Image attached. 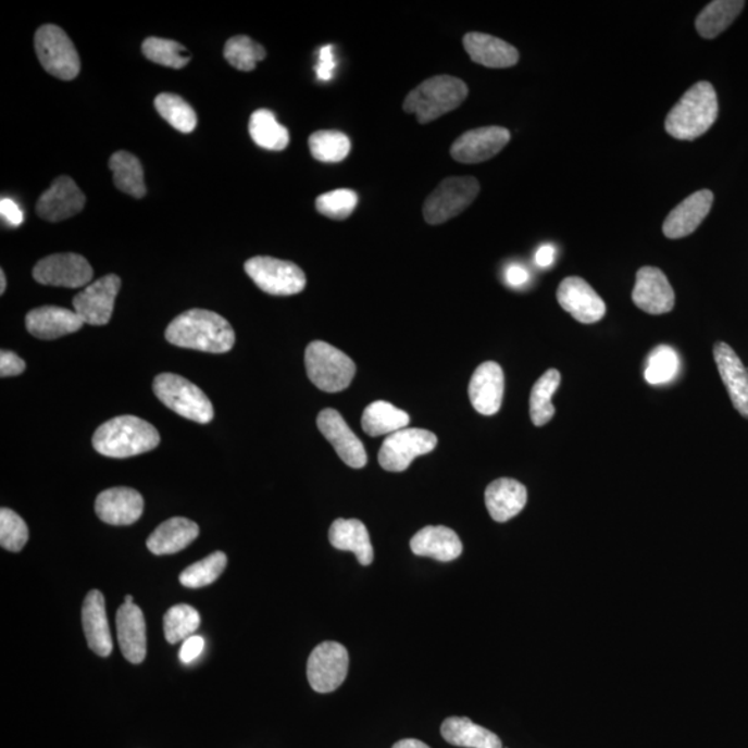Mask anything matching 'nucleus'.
I'll use <instances>...</instances> for the list:
<instances>
[{"label":"nucleus","instance_id":"f257e3e1","mask_svg":"<svg viewBox=\"0 0 748 748\" xmlns=\"http://www.w3.org/2000/svg\"><path fill=\"white\" fill-rule=\"evenodd\" d=\"M165 338L172 346L210 353L229 352L236 340L230 323L207 310L180 313L166 327Z\"/></svg>","mask_w":748,"mask_h":748},{"label":"nucleus","instance_id":"f03ea898","mask_svg":"<svg viewBox=\"0 0 748 748\" xmlns=\"http://www.w3.org/2000/svg\"><path fill=\"white\" fill-rule=\"evenodd\" d=\"M92 444L103 457L124 459L153 451L159 447L160 434L144 419L125 414L96 429Z\"/></svg>","mask_w":748,"mask_h":748},{"label":"nucleus","instance_id":"7ed1b4c3","mask_svg":"<svg viewBox=\"0 0 748 748\" xmlns=\"http://www.w3.org/2000/svg\"><path fill=\"white\" fill-rule=\"evenodd\" d=\"M718 99L714 86L697 83L682 96L666 115L665 129L672 138L695 140L705 135L718 119Z\"/></svg>","mask_w":748,"mask_h":748},{"label":"nucleus","instance_id":"20e7f679","mask_svg":"<svg viewBox=\"0 0 748 748\" xmlns=\"http://www.w3.org/2000/svg\"><path fill=\"white\" fill-rule=\"evenodd\" d=\"M467 95V85L462 79L437 75L424 80L407 96L403 110L416 115L419 123L428 124L457 110Z\"/></svg>","mask_w":748,"mask_h":748},{"label":"nucleus","instance_id":"39448f33","mask_svg":"<svg viewBox=\"0 0 748 748\" xmlns=\"http://www.w3.org/2000/svg\"><path fill=\"white\" fill-rule=\"evenodd\" d=\"M306 367L310 381L325 392L346 390L357 373L352 359L325 341H313L307 347Z\"/></svg>","mask_w":748,"mask_h":748},{"label":"nucleus","instance_id":"423d86ee","mask_svg":"<svg viewBox=\"0 0 748 748\" xmlns=\"http://www.w3.org/2000/svg\"><path fill=\"white\" fill-rule=\"evenodd\" d=\"M153 391L166 408L182 417L200 424L210 423L214 417L209 397L196 384L178 374H159L154 378Z\"/></svg>","mask_w":748,"mask_h":748},{"label":"nucleus","instance_id":"0eeeda50","mask_svg":"<svg viewBox=\"0 0 748 748\" xmlns=\"http://www.w3.org/2000/svg\"><path fill=\"white\" fill-rule=\"evenodd\" d=\"M478 194L479 184L473 176L444 179L424 201V221L429 225L445 224L469 209Z\"/></svg>","mask_w":748,"mask_h":748},{"label":"nucleus","instance_id":"6e6552de","mask_svg":"<svg viewBox=\"0 0 748 748\" xmlns=\"http://www.w3.org/2000/svg\"><path fill=\"white\" fill-rule=\"evenodd\" d=\"M35 52L42 67L53 77L73 80L78 77L80 59L73 40L58 25L47 24L35 34Z\"/></svg>","mask_w":748,"mask_h":748},{"label":"nucleus","instance_id":"1a4fd4ad","mask_svg":"<svg viewBox=\"0 0 748 748\" xmlns=\"http://www.w3.org/2000/svg\"><path fill=\"white\" fill-rule=\"evenodd\" d=\"M247 275L271 296H295L306 289L304 271L295 262L272 257H254L245 264Z\"/></svg>","mask_w":748,"mask_h":748},{"label":"nucleus","instance_id":"9d476101","mask_svg":"<svg viewBox=\"0 0 748 748\" xmlns=\"http://www.w3.org/2000/svg\"><path fill=\"white\" fill-rule=\"evenodd\" d=\"M437 444L436 434L428 429L402 428L384 439L378 463L387 472H406L414 459L433 452Z\"/></svg>","mask_w":748,"mask_h":748},{"label":"nucleus","instance_id":"9b49d317","mask_svg":"<svg viewBox=\"0 0 748 748\" xmlns=\"http://www.w3.org/2000/svg\"><path fill=\"white\" fill-rule=\"evenodd\" d=\"M350 666L346 647L337 641H323L312 650L308 659L307 675L317 694H331L342 685Z\"/></svg>","mask_w":748,"mask_h":748},{"label":"nucleus","instance_id":"f8f14e48","mask_svg":"<svg viewBox=\"0 0 748 748\" xmlns=\"http://www.w3.org/2000/svg\"><path fill=\"white\" fill-rule=\"evenodd\" d=\"M33 275L40 285L77 289L94 279V270L83 255L65 252L40 260Z\"/></svg>","mask_w":748,"mask_h":748},{"label":"nucleus","instance_id":"ddd939ff","mask_svg":"<svg viewBox=\"0 0 748 748\" xmlns=\"http://www.w3.org/2000/svg\"><path fill=\"white\" fill-rule=\"evenodd\" d=\"M120 289L121 279L114 273L100 277L74 297V311L88 325H108L113 315L114 302Z\"/></svg>","mask_w":748,"mask_h":748},{"label":"nucleus","instance_id":"4468645a","mask_svg":"<svg viewBox=\"0 0 748 748\" xmlns=\"http://www.w3.org/2000/svg\"><path fill=\"white\" fill-rule=\"evenodd\" d=\"M510 141V133L503 126H483L467 130L453 141L451 155L458 163L478 164L491 160Z\"/></svg>","mask_w":748,"mask_h":748},{"label":"nucleus","instance_id":"2eb2a0df","mask_svg":"<svg viewBox=\"0 0 748 748\" xmlns=\"http://www.w3.org/2000/svg\"><path fill=\"white\" fill-rule=\"evenodd\" d=\"M317 428L347 466L362 469L366 466L367 453L361 439L353 434L347 422L335 409H323L317 416Z\"/></svg>","mask_w":748,"mask_h":748},{"label":"nucleus","instance_id":"dca6fc26","mask_svg":"<svg viewBox=\"0 0 748 748\" xmlns=\"http://www.w3.org/2000/svg\"><path fill=\"white\" fill-rule=\"evenodd\" d=\"M558 301L575 321L593 325L603 320L606 304L588 282L577 276L565 277L558 289Z\"/></svg>","mask_w":748,"mask_h":748},{"label":"nucleus","instance_id":"f3484780","mask_svg":"<svg viewBox=\"0 0 748 748\" xmlns=\"http://www.w3.org/2000/svg\"><path fill=\"white\" fill-rule=\"evenodd\" d=\"M632 300L639 310L650 315H663L675 307V292L659 267L644 266L636 273Z\"/></svg>","mask_w":748,"mask_h":748},{"label":"nucleus","instance_id":"a211bd4d","mask_svg":"<svg viewBox=\"0 0 748 748\" xmlns=\"http://www.w3.org/2000/svg\"><path fill=\"white\" fill-rule=\"evenodd\" d=\"M85 195L68 176H59L39 197L37 212L40 219L60 222L79 214L85 207Z\"/></svg>","mask_w":748,"mask_h":748},{"label":"nucleus","instance_id":"6ab92c4d","mask_svg":"<svg viewBox=\"0 0 748 748\" xmlns=\"http://www.w3.org/2000/svg\"><path fill=\"white\" fill-rule=\"evenodd\" d=\"M504 374L497 362H484L469 384L470 402L478 413L493 416L502 407Z\"/></svg>","mask_w":748,"mask_h":748},{"label":"nucleus","instance_id":"aec40b11","mask_svg":"<svg viewBox=\"0 0 748 748\" xmlns=\"http://www.w3.org/2000/svg\"><path fill=\"white\" fill-rule=\"evenodd\" d=\"M144 498L133 488L117 487L105 489L96 499V514L110 525H130L144 513Z\"/></svg>","mask_w":748,"mask_h":748},{"label":"nucleus","instance_id":"412c9836","mask_svg":"<svg viewBox=\"0 0 748 748\" xmlns=\"http://www.w3.org/2000/svg\"><path fill=\"white\" fill-rule=\"evenodd\" d=\"M714 359L736 411L748 419V369L726 342H716Z\"/></svg>","mask_w":748,"mask_h":748},{"label":"nucleus","instance_id":"4be33fe9","mask_svg":"<svg viewBox=\"0 0 748 748\" xmlns=\"http://www.w3.org/2000/svg\"><path fill=\"white\" fill-rule=\"evenodd\" d=\"M712 203H714V195L710 190H700L690 195L666 216L663 234L674 240L694 234L710 214Z\"/></svg>","mask_w":748,"mask_h":748},{"label":"nucleus","instance_id":"5701e85b","mask_svg":"<svg viewBox=\"0 0 748 748\" xmlns=\"http://www.w3.org/2000/svg\"><path fill=\"white\" fill-rule=\"evenodd\" d=\"M25 326L34 337L40 340H55V338L71 335L84 326V321L74 310L62 307L47 306L35 308L25 317Z\"/></svg>","mask_w":748,"mask_h":748},{"label":"nucleus","instance_id":"b1692460","mask_svg":"<svg viewBox=\"0 0 748 748\" xmlns=\"http://www.w3.org/2000/svg\"><path fill=\"white\" fill-rule=\"evenodd\" d=\"M117 635L121 651L133 664L144 663L148 653L146 621L139 606L124 603L117 611Z\"/></svg>","mask_w":748,"mask_h":748},{"label":"nucleus","instance_id":"393cba45","mask_svg":"<svg viewBox=\"0 0 748 748\" xmlns=\"http://www.w3.org/2000/svg\"><path fill=\"white\" fill-rule=\"evenodd\" d=\"M464 49L474 63L488 68H509L519 63V50L493 35L469 33L463 38Z\"/></svg>","mask_w":748,"mask_h":748},{"label":"nucleus","instance_id":"a878e982","mask_svg":"<svg viewBox=\"0 0 748 748\" xmlns=\"http://www.w3.org/2000/svg\"><path fill=\"white\" fill-rule=\"evenodd\" d=\"M527 488L513 478L495 479L485 489V504L489 515L498 523H507L527 504Z\"/></svg>","mask_w":748,"mask_h":748},{"label":"nucleus","instance_id":"bb28decb","mask_svg":"<svg viewBox=\"0 0 748 748\" xmlns=\"http://www.w3.org/2000/svg\"><path fill=\"white\" fill-rule=\"evenodd\" d=\"M83 626L90 650L100 657L113 651V636L109 628L104 596L100 590H90L83 606Z\"/></svg>","mask_w":748,"mask_h":748},{"label":"nucleus","instance_id":"cd10ccee","mask_svg":"<svg viewBox=\"0 0 748 748\" xmlns=\"http://www.w3.org/2000/svg\"><path fill=\"white\" fill-rule=\"evenodd\" d=\"M411 549L416 556L448 563L462 554L463 544L453 529L444 525H428L413 535Z\"/></svg>","mask_w":748,"mask_h":748},{"label":"nucleus","instance_id":"c85d7f7f","mask_svg":"<svg viewBox=\"0 0 748 748\" xmlns=\"http://www.w3.org/2000/svg\"><path fill=\"white\" fill-rule=\"evenodd\" d=\"M328 540L333 548L356 554L359 564L373 563L374 550L371 537H369L366 525L359 520L337 519L328 529Z\"/></svg>","mask_w":748,"mask_h":748},{"label":"nucleus","instance_id":"c756f323","mask_svg":"<svg viewBox=\"0 0 748 748\" xmlns=\"http://www.w3.org/2000/svg\"><path fill=\"white\" fill-rule=\"evenodd\" d=\"M199 534V525L191 520L185 518L170 519L159 525L150 535L148 548L151 553L157 556L178 553L195 543Z\"/></svg>","mask_w":748,"mask_h":748},{"label":"nucleus","instance_id":"7c9ffc66","mask_svg":"<svg viewBox=\"0 0 748 748\" xmlns=\"http://www.w3.org/2000/svg\"><path fill=\"white\" fill-rule=\"evenodd\" d=\"M441 735L449 745L466 748H502V741L494 732L474 724L464 716H451L444 721Z\"/></svg>","mask_w":748,"mask_h":748},{"label":"nucleus","instance_id":"2f4dec72","mask_svg":"<svg viewBox=\"0 0 748 748\" xmlns=\"http://www.w3.org/2000/svg\"><path fill=\"white\" fill-rule=\"evenodd\" d=\"M409 422L411 417L407 412L386 401H376L366 407L361 421L363 432L371 437L391 436L406 428Z\"/></svg>","mask_w":748,"mask_h":748},{"label":"nucleus","instance_id":"473e14b6","mask_svg":"<svg viewBox=\"0 0 748 748\" xmlns=\"http://www.w3.org/2000/svg\"><path fill=\"white\" fill-rule=\"evenodd\" d=\"M743 0H715L707 4L696 18L697 33L706 39H714L725 32L745 9Z\"/></svg>","mask_w":748,"mask_h":748},{"label":"nucleus","instance_id":"72a5a7b5","mask_svg":"<svg viewBox=\"0 0 748 748\" xmlns=\"http://www.w3.org/2000/svg\"><path fill=\"white\" fill-rule=\"evenodd\" d=\"M113 172L114 185L124 194L141 199L146 196L144 166L134 154L128 151H117L109 161Z\"/></svg>","mask_w":748,"mask_h":748},{"label":"nucleus","instance_id":"f704fd0d","mask_svg":"<svg viewBox=\"0 0 748 748\" xmlns=\"http://www.w3.org/2000/svg\"><path fill=\"white\" fill-rule=\"evenodd\" d=\"M249 133L260 148L282 151L290 144L289 130L277 123L275 114L266 109L254 111L250 117Z\"/></svg>","mask_w":748,"mask_h":748},{"label":"nucleus","instance_id":"c9c22d12","mask_svg":"<svg viewBox=\"0 0 748 748\" xmlns=\"http://www.w3.org/2000/svg\"><path fill=\"white\" fill-rule=\"evenodd\" d=\"M560 382L559 371L550 369L534 384L529 397V414L531 421H533L535 426L543 427L552 421L556 412L552 398L554 392L558 391Z\"/></svg>","mask_w":748,"mask_h":748},{"label":"nucleus","instance_id":"e433bc0d","mask_svg":"<svg viewBox=\"0 0 748 748\" xmlns=\"http://www.w3.org/2000/svg\"><path fill=\"white\" fill-rule=\"evenodd\" d=\"M154 108L161 117L172 128L179 133H194L197 126V114L194 108L184 98L175 94H161L154 100Z\"/></svg>","mask_w":748,"mask_h":748},{"label":"nucleus","instance_id":"4c0bfd02","mask_svg":"<svg viewBox=\"0 0 748 748\" xmlns=\"http://www.w3.org/2000/svg\"><path fill=\"white\" fill-rule=\"evenodd\" d=\"M313 159L321 163H341L351 151V140L340 130H317L310 136Z\"/></svg>","mask_w":748,"mask_h":748},{"label":"nucleus","instance_id":"58836bf2","mask_svg":"<svg viewBox=\"0 0 748 748\" xmlns=\"http://www.w3.org/2000/svg\"><path fill=\"white\" fill-rule=\"evenodd\" d=\"M145 58L164 67L180 70L191 60V54L184 45L175 40L150 37L141 43Z\"/></svg>","mask_w":748,"mask_h":748},{"label":"nucleus","instance_id":"ea45409f","mask_svg":"<svg viewBox=\"0 0 748 748\" xmlns=\"http://www.w3.org/2000/svg\"><path fill=\"white\" fill-rule=\"evenodd\" d=\"M200 626L199 611L189 604H176L164 615V635L171 645L185 641Z\"/></svg>","mask_w":748,"mask_h":748},{"label":"nucleus","instance_id":"a19ab883","mask_svg":"<svg viewBox=\"0 0 748 748\" xmlns=\"http://www.w3.org/2000/svg\"><path fill=\"white\" fill-rule=\"evenodd\" d=\"M680 372L678 353L669 346L656 347L647 358L645 366L646 382L651 386H660L674 381Z\"/></svg>","mask_w":748,"mask_h":748},{"label":"nucleus","instance_id":"79ce46f5","mask_svg":"<svg viewBox=\"0 0 748 748\" xmlns=\"http://www.w3.org/2000/svg\"><path fill=\"white\" fill-rule=\"evenodd\" d=\"M224 55L232 67L249 73L257 67L258 62H262L266 58V50L255 40L245 37V35H237V37L227 40Z\"/></svg>","mask_w":748,"mask_h":748},{"label":"nucleus","instance_id":"37998d69","mask_svg":"<svg viewBox=\"0 0 748 748\" xmlns=\"http://www.w3.org/2000/svg\"><path fill=\"white\" fill-rule=\"evenodd\" d=\"M227 558L224 552H214L203 560L189 565L180 574V584L186 588H203V586L215 583L226 569Z\"/></svg>","mask_w":748,"mask_h":748},{"label":"nucleus","instance_id":"c03bdc74","mask_svg":"<svg viewBox=\"0 0 748 748\" xmlns=\"http://www.w3.org/2000/svg\"><path fill=\"white\" fill-rule=\"evenodd\" d=\"M315 204L317 212L327 219L344 221L357 209L358 195L350 189L327 191L317 197Z\"/></svg>","mask_w":748,"mask_h":748},{"label":"nucleus","instance_id":"a18cd8bd","mask_svg":"<svg viewBox=\"0 0 748 748\" xmlns=\"http://www.w3.org/2000/svg\"><path fill=\"white\" fill-rule=\"evenodd\" d=\"M28 527L13 510H0V545L9 552H20L28 543Z\"/></svg>","mask_w":748,"mask_h":748},{"label":"nucleus","instance_id":"49530a36","mask_svg":"<svg viewBox=\"0 0 748 748\" xmlns=\"http://www.w3.org/2000/svg\"><path fill=\"white\" fill-rule=\"evenodd\" d=\"M336 67L335 48H333L332 45L321 48L315 67L317 79L322 80V83H327V80H331L333 75H335Z\"/></svg>","mask_w":748,"mask_h":748},{"label":"nucleus","instance_id":"de8ad7c7","mask_svg":"<svg viewBox=\"0 0 748 748\" xmlns=\"http://www.w3.org/2000/svg\"><path fill=\"white\" fill-rule=\"evenodd\" d=\"M205 640L203 636L194 635L184 641L180 647L179 659L184 664L194 663L203 653Z\"/></svg>","mask_w":748,"mask_h":748},{"label":"nucleus","instance_id":"09e8293b","mask_svg":"<svg viewBox=\"0 0 748 748\" xmlns=\"http://www.w3.org/2000/svg\"><path fill=\"white\" fill-rule=\"evenodd\" d=\"M25 371V362L12 351L0 352V376H18Z\"/></svg>","mask_w":748,"mask_h":748},{"label":"nucleus","instance_id":"8fccbe9b","mask_svg":"<svg viewBox=\"0 0 748 748\" xmlns=\"http://www.w3.org/2000/svg\"><path fill=\"white\" fill-rule=\"evenodd\" d=\"M0 212H2L3 220L7 221L10 226H20L23 224V211L12 199H4L3 197L2 201H0Z\"/></svg>","mask_w":748,"mask_h":748},{"label":"nucleus","instance_id":"3c124183","mask_svg":"<svg viewBox=\"0 0 748 748\" xmlns=\"http://www.w3.org/2000/svg\"><path fill=\"white\" fill-rule=\"evenodd\" d=\"M529 280V273L523 265L512 264L507 270V282L509 286L522 287Z\"/></svg>","mask_w":748,"mask_h":748},{"label":"nucleus","instance_id":"603ef678","mask_svg":"<svg viewBox=\"0 0 748 748\" xmlns=\"http://www.w3.org/2000/svg\"><path fill=\"white\" fill-rule=\"evenodd\" d=\"M556 257V249L552 245L540 246L537 254H535V262L540 267H549L553 265Z\"/></svg>","mask_w":748,"mask_h":748},{"label":"nucleus","instance_id":"864d4df0","mask_svg":"<svg viewBox=\"0 0 748 748\" xmlns=\"http://www.w3.org/2000/svg\"><path fill=\"white\" fill-rule=\"evenodd\" d=\"M392 748H429L426 743L417 739H403L396 743Z\"/></svg>","mask_w":748,"mask_h":748},{"label":"nucleus","instance_id":"5fc2aeb1","mask_svg":"<svg viewBox=\"0 0 748 748\" xmlns=\"http://www.w3.org/2000/svg\"><path fill=\"white\" fill-rule=\"evenodd\" d=\"M4 290H7V275L2 270L0 271V295H3Z\"/></svg>","mask_w":748,"mask_h":748},{"label":"nucleus","instance_id":"6e6d98bb","mask_svg":"<svg viewBox=\"0 0 748 748\" xmlns=\"http://www.w3.org/2000/svg\"><path fill=\"white\" fill-rule=\"evenodd\" d=\"M125 603L133 604V603H134V598H133V596H130V595L125 596Z\"/></svg>","mask_w":748,"mask_h":748}]
</instances>
